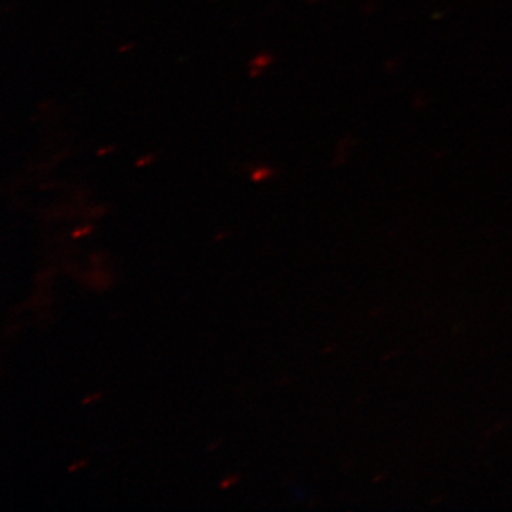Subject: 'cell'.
<instances>
[{
	"label": "cell",
	"instance_id": "cell-1",
	"mask_svg": "<svg viewBox=\"0 0 512 512\" xmlns=\"http://www.w3.org/2000/svg\"><path fill=\"white\" fill-rule=\"evenodd\" d=\"M87 232H90V228L87 229H79V231L74 232L73 238L77 237H83L84 234H87Z\"/></svg>",
	"mask_w": 512,
	"mask_h": 512
}]
</instances>
